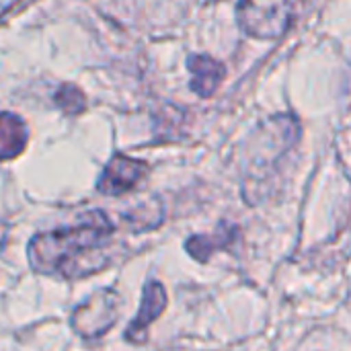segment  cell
Instances as JSON below:
<instances>
[{"mask_svg": "<svg viewBox=\"0 0 351 351\" xmlns=\"http://www.w3.org/2000/svg\"><path fill=\"white\" fill-rule=\"evenodd\" d=\"M115 226L103 212H90L78 224L35 237L29 261L35 271L64 280H82L101 271L113 257Z\"/></svg>", "mask_w": 351, "mask_h": 351, "instance_id": "cell-1", "label": "cell"}, {"mask_svg": "<svg viewBox=\"0 0 351 351\" xmlns=\"http://www.w3.org/2000/svg\"><path fill=\"white\" fill-rule=\"evenodd\" d=\"M300 6L302 0H241L237 16L247 35L278 39L290 29Z\"/></svg>", "mask_w": 351, "mask_h": 351, "instance_id": "cell-2", "label": "cell"}, {"mask_svg": "<svg viewBox=\"0 0 351 351\" xmlns=\"http://www.w3.org/2000/svg\"><path fill=\"white\" fill-rule=\"evenodd\" d=\"M119 315V296L113 290H101L72 315V327L78 335L90 339L105 335Z\"/></svg>", "mask_w": 351, "mask_h": 351, "instance_id": "cell-3", "label": "cell"}, {"mask_svg": "<svg viewBox=\"0 0 351 351\" xmlns=\"http://www.w3.org/2000/svg\"><path fill=\"white\" fill-rule=\"evenodd\" d=\"M165 308H167L165 286L156 280H150L144 286L140 311L132 321V325L125 329V339L130 343H144L148 339V327L165 313Z\"/></svg>", "mask_w": 351, "mask_h": 351, "instance_id": "cell-4", "label": "cell"}, {"mask_svg": "<svg viewBox=\"0 0 351 351\" xmlns=\"http://www.w3.org/2000/svg\"><path fill=\"white\" fill-rule=\"evenodd\" d=\"M148 173V167L142 160H134L128 156H113V160L107 165V169L101 175L99 191L105 195H121L130 189H134Z\"/></svg>", "mask_w": 351, "mask_h": 351, "instance_id": "cell-5", "label": "cell"}, {"mask_svg": "<svg viewBox=\"0 0 351 351\" xmlns=\"http://www.w3.org/2000/svg\"><path fill=\"white\" fill-rule=\"evenodd\" d=\"M189 72H191V88L199 97H212L224 78V64L210 58V56H193L189 58Z\"/></svg>", "mask_w": 351, "mask_h": 351, "instance_id": "cell-6", "label": "cell"}, {"mask_svg": "<svg viewBox=\"0 0 351 351\" xmlns=\"http://www.w3.org/2000/svg\"><path fill=\"white\" fill-rule=\"evenodd\" d=\"M237 234H239L237 226H232L228 222H222L214 234H195V237H191L185 243V249L189 251V255L193 259L206 263V261H210V257L218 249H228L232 245V241L237 239Z\"/></svg>", "mask_w": 351, "mask_h": 351, "instance_id": "cell-7", "label": "cell"}, {"mask_svg": "<svg viewBox=\"0 0 351 351\" xmlns=\"http://www.w3.org/2000/svg\"><path fill=\"white\" fill-rule=\"evenodd\" d=\"M27 142V132L16 117L2 115L0 117V158L16 156Z\"/></svg>", "mask_w": 351, "mask_h": 351, "instance_id": "cell-8", "label": "cell"}, {"mask_svg": "<svg viewBox=\"0 0 351 351\" xmlns=\"http://www.w3.org/2000/svg\"><path fill=\"white\" fill-rule=\"evenodd\" d=\"M4 243H6V226L0 222V251H2V247H4Z\"/></svg>", "mask_w": 351, "mask_h": 351, "instance_id": "cell-9", "label": "cell"}]
</instances>
